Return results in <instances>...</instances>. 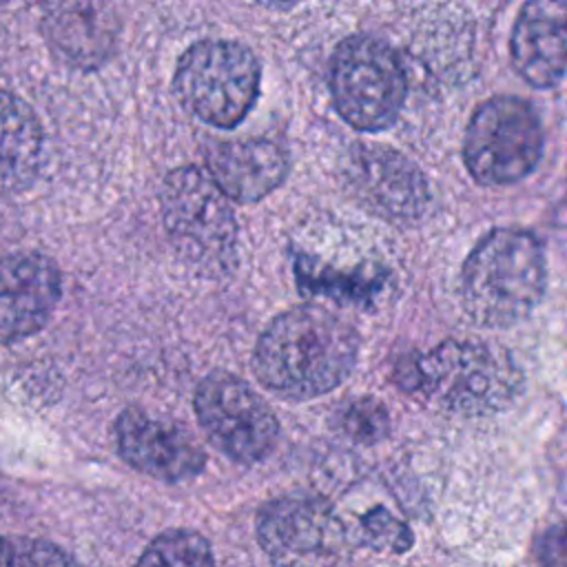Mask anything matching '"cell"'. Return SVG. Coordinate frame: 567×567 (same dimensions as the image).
<instances>
[{"instance_id": "6da1fadb", "label": "cell", "mask_w": 567, "mask_h": 567, "mask_svg": "<svg viewBox=\"0 0 567 567\" xmlns=\"http://www.w3.org/2000/svg\"><path fill=\"white\" fill-rule=\"evenodd\" d=\"M359 359L357 330L315 303L277 315L259 334L252 370L264 388L288 401H310L341 385Z\"/></svg>"}, {"instance_id": "7a4b0ae2", "label": "cell", "mask_w": 567, "mask_h": 567, "mask_svg": "<svg viewBox=\"0 0 567 567\" xmlns=\"http://www.w3.org/2000/svg\"><path fill=\"white\" fill-rule=\"evenodd\" d=\"M396 377L405 392L454 416H487L507 410L525 377L507 348L481 339H447L403 359Z\"/></svg>"}, {"instance_id": "3957f363", "label": "cell", "mask_w": 567, "mask_h": 567, "mask_svg": "<svg viewBox=\"0 0 567 567\" xmlns=\"http://www.w3.org/2000/svg\"><path fill=\"white\" fill-rule=\"evenodd\" d=\"M547 284L545 248L523 228L483 235L461 268V303L485 328H509L527 319Z\"/></svg>"}, {"instance_id": "277c9868", "label": "cell", "mask_w": 567, "mask_h": 567, "mask_svg": "<svg viewBox=\"0 0 567 567\" xmlns=\"http://www.w3.org/2000/svg\"><path fill=\"white\" fill-rule=\"evenodd\" d=\"M162 221L184 264L204 277L228 275L237 264V221L230 199L206 171L179 166L159 193Z\"/></svg>"}, {"instance_id": "5b68a950", "label": "cell", "mask_w": 567, "mask_h": 567, "mask_svg": "<svg viewBox=\"0 0 567 567\" xmlns=\"http://www.w3.org/2000/svg\"><path fill=\"white\" fill-rule=\"evenodd\" d=\"M257 55L235 40H197L175 66L173 89L179 102L206 124H239L259 95Z\"/></svg>"}, {"instance_id": "8992f818", "label": "cell", "mask_w": 567, "mask_h": 567, "mask_svg": "<svg viewBox=\"0 0 567 567\" xmlns=\"http://www.w3.org/2000/svg\"><path fill=\"white\" fill-rule=\"evenodd\" d=\"M330 93L337 113L357 131H383L401 113L408 93L399 53L372 35H350L330 60Z\"/></svg>"}, {"instance_id": "52a82bcc", "label": "cell", "mask_w": 567, "mask_h": 567, "mask_svg": "<svg viewBox=\"0 0 567 567\" xmlns=\"http://www.w3.org/2000/svg\"><path fill=\"white\" fill-rule=\"evenodd\" d=\"M255 529L272 567L352 565L354 536L321 496H277L261 505Z\"/></svg>"}, {"instance_id": "ba28073f", "label": "cell", "mask_w": 567, "mask_h": 567, "mask_svg": "<svg viewBox=\"0 0 567 567\" xmlns=\"http://www.w3.org/2000/svg\"><path fill=\"white\" fill-rule=\"evenodd\" d=\"M543 153V126L536 109L516 95L483 102L463 140L470 175L485 186L514 184L529 175Z\"/></svg>"}, {"instance_id": "9c48e42d", "label": "cell", "mask_w": 567, "mask_h": 567, "mask_svg": "<svg viewBox=\"0 0 567 567\" xmlns=\"http://www.w3.org/2000/svg\"><path fill=\"white\" fill-rule=\"evenodd\" d=\"M193 405L204 434L228 458L252 465L275 450L279 421L244 379L224 370L206 374Z\"/></svg>"}, {"instance_id": "30bf717a", "label": "cell", "mask_w": 567, "mask_h": 567, "mask_svg": "<svg viewBox=\"0 0 567 567\" xmlns=\"http://www.w3.org/2000/svg\"><path fill=\"white\" fill-rule=\"evenodd\" d=\"M343 182L370 213L390 221L419 219L430 202L421 168L383 144H357L343 157Z\"/></svg>"}, {"instance_id": "8fae6325", "label": "cell", "mask_w": 567, "mask_h": 567, "mask_svg": "<svg viewBox=\"0 0 567 567\" xmlns=\"http://www.w3.org/2000/svg\"><path fill=\"white\" fill-rule=\"evenodd\" d=\"M120 456L137 472L182 483L195 478L206 465V452L184 423L153 416L140 408H126L115 421Z\"/></svg>"}, {"instance_id": "7c38bea8", "label": "cell", "mask_w": 567, "mask_h": 567, "mask_svg": "<svg viewBox=\"0 0 567 567\" xmlns=\"http://www.w3.org/2000/svg\"><path fill=\"white\" fill-rule=\"evenodd\" d=\"M62 277L53 259L40 252L0 257V343L38 332L53 315Z\"/></svg>"}, {"instance_id": "4fadbf2b", "label": "cell", "mask_w": 567, "mask_h": 567, "mask_svg": "<svg viewBox=\"0 0 567 567\" xmlns=\"http://www.w3.org/2000/svg\"><path fill=\"white\" fill-rule=\"evenodd\" d=\"M206 175L233 202L250 204L270 195L288 175L290 157L270 137L210 140L204 146Z\"/></svg>"}, {"instance_id": "5bb4252c", "label": "cell", "mask_w": 567, "mask_h": 567, "mask_svg": "<svg viewBox=\"0 0 567 567\" xmlns=\"http://www.w3.org/2000/svg\"><path fill=\"white\" fill-rule=\"evenodd\" d=\"M512 62L520 78L538 89H551L565 73L567 9L558 0L523 4L512 29Z\"/></svg>"}, {"instance_id": "9a60e30c", "label": "cell", "mask_w": 567, "mask_h": 567, "mask_svg": "<svg viewBox=\"0 0 567 567\" xmlns=\"http://www.w3.org/2000/svg\"><path fill=\"white\" fill-rule=\"evenodd\" d=\"M51 47L75 66H97L113 49V16L104 4H51L42 16Z\"/></svg>"}, {"instance_id": "2e32d148", "label": "cell", "mask_w": 567, "mask_h": 567, "mask_svg": "<svg viewBox=\"0 0 567 567\" xmlns=\"http://www.w3.org/2000/svg\"><path fill=\"white\" fill-rule=\"evenodd\" d=\"M42 126L33 109L0 91V195L24 190L42 162Z\"/></svg>"}, {"instance_id": "e0dca14e", "label": "cell", "mask_w": 567, "mask_h": 567, "mask_svg": "<svg viewBox=\"0 0 567 567\" xmlns=\"http://www.w3.org/2000/svg\"><path fill=\"white\" fill-rule=\"evenodd\" d=\"M135 567H215V558L199 532L175 527L157 534Z\"/></svg>"}, {"instance_id": "ac0fdd59", "label": "cell", "mask_w": 567, "mask_h": 567, "mask_svg": "<svg viewBox=\"0 0 567 567\" xmlns=\"http://www.w3.org/2000/svg\"><path fill=\"white\" fill-rule=\"evenodd\" d=\"M334 430L352 443L372 445L390 434V414L374 396H354L343 401L332 414Z\"/></svg>"}, {"instance_id": "d6986e66", "label": "cell", "mask_w": 567, "mask_h": 567, "mask_svg": "<svg viewBox=\"0 0 567 567\" xmlns=\"http://www.w3.org/2000/svg\"><path fill=\"white\" fill-rule=\"evenodd\" d=\"M297 279H299V288L303 290L334 297V299H348L350 303L370 301L374 292L381 288V279H377L372 272L341 275V272L319 270V268H312L306 261V257L297 259Z\"/></svg>"}, {"instance_id": "ffe728a7", "label": "cell", "mask_w": 567, "mask_h": 567, "mask_svg": "<svg viewBox=\"0 0 567 567\" xmlns=\"http://www.w3.org/2000/svg\"><path fill=\"white\" fill-rule=\"evenodd\" d=\"M0 567H82L55 543L27 536H0Z\"/></svg>"}, {"instance_id": "44dd1931", "label": "cell", "mask_w": 567, "mask_h": 567, "mask_svg": "<svg viewBox=\"0 0 567 567\" xmlns=\"http://www.w3.org/2000/svg\"><path fill=\"white\" fill-rule=\"evenodd\" d=\"M359 538L363 545L379 551L401 554L412 547L410 527L385 507H374L361 516Z\"/></svg>"}]
</instances>
